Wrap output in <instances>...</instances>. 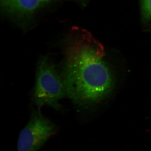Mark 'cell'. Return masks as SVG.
<instances>
[{"label": "cell", "mask_w": 151, "mask_h": 151, "mask_svg": "<svg viewBox=\"0 0 151 151\" xmlns=\"http://www.w3.org/2000/svg\"><path fill=\"white\" fill-rule=\"evenodd\" d=\"M86 35L77 28L71 30L65 44L62 74L66 95L80 105L103 100L114 84L111 69Z\"/></svg>", "instance_id": "6da1fadb"}, {"label": "cell", "mask_w": 151, "mask_h": 151, "mask_svg": "<svg viewBox=\"0 0 151 151\" xmlns=\"http://www.w3.org/2000/svg\"><path fill=\"white\" fill-rule=\"evenodd\" d=\"M66 94L62 77L47 57L42 58L38 64L34 100L38 108L47 105L56 110L60 108L58 103Z\"/></svg>", "instance_id": "7a4b0ae2"}, {"label": "cell", "mask_w": 151, "mask_h": 151, "mask_svg": "<svg viewBox=\"0 0 151 151\" xmlns=\"http://www.w3.org/2000/svg\"><path fill=\"white\" fill-rule=\"evenodd\" d=\"M57 131L56 126L45 117L40 111H35L20 132L17 151H38Z\"/></svg>", "instance_id": "3957f363"}, {"label": "cell", "mask_w": 151, "mask_h": 151, "mask_svg": "<svg viewBox=\"0 0 151 151\" xmlns=\"http://www.w3.org/2000/svg\"><path fill=\"white\" fill-rule=\"evenodd\" d=\"M1 4L7 12L19 16L31 14L42 5L40 0H1Z\"/></svg>", "instance_id": "277c9868"}, {"label": "cell", "mask_w": 151, "mask_h": 151, "mask_svg": "<svg viewBox=\"0 0 151 151\" xmlns=\"http://www.w3.org/2000/svg\"><path fill=\"white\" fill-rule=\"evenodd\" d=\"M142 17L145 21L151 20V0H141Z\"/></svg>", "instance_id": "5b68a950"}, {"label": "cell", "mask_w": 151, "mask_h": 151, "mask_svg": "<svg viewBox=\"0 0 151 151\" xmlns=\"http://www.w3.org/2000/svg\"><path fill=\"white\" fill-rule=\"evenodd\" d=\"M54 1H56V0H40V1L42 3V4H46V3ZM75 1H78L80 2L83 4V3L86 1V0H75Z\"/></svg>", "instance_id": "8992f818"}]
</instances>
